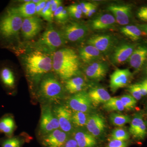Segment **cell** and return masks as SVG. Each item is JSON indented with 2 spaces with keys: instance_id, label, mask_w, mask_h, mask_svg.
Wrapping results in <instances>:
<instances>
[{
  "instance_id": "1",
  "label": "cell",
  "mask_w": 147,
  "mask_h": 147,
  "mask_svg": "<svg viewBox=\"0 0 147 147\" xmlns=\"http://www.w3.org/2000/svg\"><path fill=\"white\" fill-rule=\"evenodd\" d=\"M35 49L23 57V65L27 76L33 83H40L42 77L53 69V55Z\"/></svg>"
},
{
  "instance_id": "2",
  "label": "cell",
  "mask_w": 147,
  "mask_h": 147,
  "mask_svg": "<svg viewBox=\"0 0 147 147\" xmlns=\"http://www.w3.org/2000/svg\"><path fill=\"white\" fill-rule=\"evenodd\" d=\"M79 57L71 48L57 50L53 55V69L61 79L67 81L78 75L80 66Z\"/></svg>"
},
{
  "instance_id": "3",
  "label": "cell",
  "mask_w": 147,
  "mask_h": 147,
  "mask_svg": "<svg viewBox=\"0 0 147 147\" xmlns=\"http://www.w3.org/2000/svg\"><path fill=\"white\" fill-rule=\"evenodd\" d=\"M23 19L7 8L0 15V42L9 45L18 39Z\"/></svg>"
},
{
  "instance_id": "4",
  "label": "cell",
  "mask_w": 147,
  "mask_h": 147,
  "mask_svg": "<svg viewBox=\"0 0 147 147\" xmlns=\"http://www.w3.org/2000/svg\"><path fill=\"white\" fill-rule=\"evenodd\" d=\"M66 41L61 32L50 24L36 42L35 47L36 49L53 55L58 48L65 44Z\"/></svg>"
},
{
  "instance_id": "5",
  "label": "cell",
  "mask_w": 147,
  "mask_h": 147,
  "mask_svg": "<svg viewBox=\"0 0 147 147\" xmlns=\"http://www.w3.org/2000/svg\"><path fill=\"white\" fill-rule=\"evenodd\" d=\"M38 94L44 100L49 102L58 101L63 98L64 89L60 82L53 74L45 75L40 82Z\"/></svg>"
},
{
  "instance_id": "6",
  "label": "cell",
  "mask_w": 147,
  "mask_h": 147,
  "mask_svg": "<svg viewBox=\"0 0 147 147\" xmlns=\"http://www.w3.org/2000/svg\"><path fill=\"white\" fill-rule=\"evenodd\" d=\"M60 129L58 119L50 105L41 106V116L39 122V130L42 136Z\"/></svg>"
},
{
  "instance_id": "7",
  "label": "cell",
  "mask_w": 147,
  "mask_h": 147,
  "mask_svg": "<svg viewBox=\"0 0 147 147\" xmlns=\"http://www.w3.org/2000/svg\"><path fill=\"white\" fill-rule=\"evenodd\" d=\"M61 32L66 41L78 42L82 41L86 36L88 29L82 23L70 22L63 26Z\"/></svg>"
},
{
  "instance_id": "8",
  "label": "cell",
  "mask_w": 147,
  "mask_h": 147,
  "mask_svg": "<svg viewBox=\"0 0 147 147\" xmlns=\"http://www.w3.org/2000/svg\"><path fill=\"white\" fill-rule=\"evenodd\" d=\"M67 107L74 111L88 113L93 105L88 93L83 91L73 94L67 102Z\"/></svg>"
},
{
  "instance_id": "9",
  "label": "cell",
  "mask_w": 147,
  "mask_h": 147,
  "mask_svg": "<svg viewBox=\"0 0 147 147\" xmlns=\"http://www.w3.org/2000/svg\"><path fill=\"white\" fill-rule=\"evenodd\" d=\"M53 110L59 121L61 130L67 134L71 133L73 131L74 125L71 109L65 105H59L55 106Z\"/></svg>"
},
{
  "instance_id": "10",
  "label": "cell",
  "mask_w": 147,
  "mask_h": 147,
  "mask_svg": "<svg viewBox=\"0 0 147 147\" xmlns=\"http://www.w3.org/2000/svg\"><path fill=\"white\" fill-rule=\"evenodd\" d=\"M42 28V20L37 16L25 18L21 26V34L25 40L32 39L41 32Z\"/></svg>"
},
{
  "instance_id": "11",
  "label": "cell",
  "mask_w": 147,
  "mask_h": 147,
  "mask_svg": "<svg viewBox=\"0 0 147 147\" xmlns=\"http://www.w3.org/2000/svg\"><path fill=\"white\" fill-rule=\"evenodd\" d=\"M132 74L128 69H117L110 76V87L113 92L127 86L131 81Z\"/></svg>"
},
{
  "instance_id": "12",
  "label": "cell",
  "mask_w": 147,
  "mask_h": 147,
  "mask_svg": "<svg viewBox=\"0 0 147 147\" xmlns=\"http://www.w3.org/2000/svg\"><path fill=\"white\" fill-rule=\"evenodd\" d=\"M87 43L95 47L102 53L108 54L114 48L115 40L110 35H96L90 37Z\"/></svg>"
},
{
  "instance_id": "13",
  "label": "cell",
  "mask_w": 147,
  "mask_h": 147,
  "mask_svg": "<svg viewBox=\"0 0 147 147\" xmlns=\"http://www.w3.org/2000/svg\"><path fill=\"white\" fill-rule=\"evenodd\" d=\"M68 139V134L58 129L42 136L41 144L43 147H63Z\"/></svg>"
},
{
  "instance_id": "14",
  "label": "cell",
  "mask_w": 147,
  "mask_h": 147,
  "mask_svg": "<svg viewBox=\"0 0 147 147\" xmlns=\"http://www.w3.org/2000/svg\"><path fill=\"white\" fill-rule=\"evenodd\" d=\"M108 70V64L100 61L88 64L84 69L85 74L88 78L96 81H99L105 78Z\"/></svg>"
},
{
  "instance_id": "15",
  "label": "cell",
  "mask_w": 147,
  "mask_h": 147,
  "mask_svg": "<svg viewBox=\"0 0 147 147\" xmlns=\"http://www.w3.org/2000/svg\"><path fill=\"white\" fill-rule=\"evenodd\" d=\"M115 16L116 21L122 26L127 25L131 18V7L128 5H112L108 7Z\"/></svg>"
},
{
  "instance_id": "16",
  "label": "cell",
  "mask_w": 147,
  "mask_h": 147,
  "mask_svg": "<svg viewBox=\"0 0 147 147\" xmlns=\"http://www.w3.org/2000/svg\"><path fill=\"white\" fill-rule=\"evenodd\" d=\"M86 127L88 131L95 138L100 137L105 131V119L99 114H92L89 117Z\"/></svg>"
},
{
  "instance_id": "17",
  "label": "cell",
  "mask_w": 147,
  "mask_h": 147,
  "mask_svg": "<svg viewBox=\"0 0 147 147\" xmlns=\"http://www.w3.org/2000/svg\"><path fill=\"white\" fill-rule=\"evenodd\" d=\"M134 50V45L128 43H124L117 46L114 49L111 60L115 64H121L129 60Z\"/></svg>"
},
{
  "instance_id": "18",
  "label": "cell",
  "mask_w": 147,
  "mask_h": 147,
  "mask_svg": "<svg viewBox=\"0 0 147 147\" xmlns=\"http://www.w3.org/2000/svg\"><path fill=\"white\" fill-rule=\"evenodd\" d=\"M0 82L6 90L11 92L16 88V78L13 69L4 65L0 68Z\"/></svg>"
},
{
  "instance_id": "19",
  "label": "cell",
  "mask_w": 147,
  "mask_h": 147,
  "mask_svg": "<svg viewBox=\"0 0 147 147\" xmlns=\"http://www.w3.org/2000/svg\"><path fill=\"white\" fill-rule=\"evenodd\" d=\"M116 22L115 17L110 13H104L93 19L90 22V26L95 30H101L111 28Z\"/></svg>"
},
{
  "instance_id": "20",
  "label": "cell",
  "mask_w": 147,
  "mask_h": 147,
  "mask_svg": "<svg viewBox=\"0 0 147 147\" xmlns=\"http://www.w3.org/2000/svg\"><path fill=\"white\" fill-rule=\"evenodd\" d=\"M147 59V47L140 46L134 49L128 61L132 68L139 70L142 68Z\"/></svg>"
},
{
  "instance_id": "21",
  "label": "cell",
  "mask_w": 147,
  "mask_h": 147,
  "mask_svg": "<svg viewBox=\"0 0 147 147\" xmlns=\"http://www.w3.org/2000/svg\"><path fill=\"white\" fill-rule=\"evenodd\" d=\"M102 55V53L97 48L90 45L82 47L79 51V57L87 64L97 61L101 59Z\"/></svg>"
},
{
  "instance_id": "22",
  "label": "cell",
  "mask_w": 147,
  "mask_h": 147,
  "mask_svg": "<svg viewBox=\"0 0 147 147\" xmlns=\"http://www.w3.org/2000/svg\"><path fill=\"white\" fill-rule=\"evenodd\" d=\"M88 94L93 105L98 106L101 103L108 102L111 97L109 92L102 87H95L90 89Z\"/></svg>"
},
{
  "instance_id": "23",
  "label": "cell",
  "mask_w": 147,
  "mask_h": 147,
  "mask_svg": "<svg viewBox=\"0 0 147 147\" xmlns=\"http://www.w3.org/2000/svg\"><path fill=\"white\" fill-rule=\"evenodd\" d=\"M73 138L76 141L78 147H95L97 144L96 138L88 131L82 129L74 131Z\"/></svg>"
},
{
  "instance_id": "24",
  "label": "cell",
  "mask_w": 147,
  "mask_h": 147,
  "mask_svg": "<svg viewBox=\"0 0 147 147\" xmlns=\"http://www.w3.org/2000/svg\"><path fill=\"white\" fill-rule=\"evenodd\" d=\"M16 125L13 115L6 114L0 119V133L5 134L7 137H13Z\"/></svg>"
},
{
  "instance_id": "25",
  "label": "cell",
  "mask_w": 147,
  "mask_h": 147,
  "mask_svg": "<svg viewBox=\"0 0 147 147\" xmlns=\"http://www.w3.org/2000/svg\"><path fill=\"white\" fill-rule=\"evenodd\" d=\"M8 9L17 13L22 18L31 17L34 16L36 13V4L32 1L24 3L18 7H11Z\"/></svg>"
},
{
  "instance_id": "26",
  "label": "cell",
  "mask_w": 147,
  "mask_h": 147,
  "mask_svg": "<svg viewBox=\"0 0 147 147\" xmlns=\"http://www.w3.org/2000/svg\"><path fill=\"white\" fill-rule=\"evenodd\" d=\"M86 84L85 80L81 76H76L66 81V90L71 94L83 91Z\"/></svg>"
},
{
  "instance_id": "27",
  "label": "cell",
  "mask_w": 147,
  "mask_h": 147,
  "mask_svg": "<svg viewBox=\"0 0 147 147\" xmlns=\"http://www.w3.org/2000/svg\"><path fill=\"white\" fill-rule=\"evenodd\" d=\"M121 32L124 35L133 41L139 40L142 35V31L139 27L134 26H126L121 29Z\"/></svg>"
},
{
  "instance_id": "28",
  "label": "cell",
  "mask_w": 147,
  "mask_h": 147,
  "mask_svg": "<svg viewBox=\"0 0 147 147\" xmlns=\"http://www.w3.org/2000/svg\"><path fill=\"white\" fill-rule=\"evenodd\" d=\"M89 115L88 113L74 111L72 112V121L74 126L82 127L86 125Z\"/></svg>"
},
{
  "instance_id": "29",
  "label": "cell",
  "mask_w": 147,
  "mask_h": 147,
  "mask_svg": "<svg viewBox=\"0 0 147 147\" xmlns=\"http://www.w3.org/2000/svg\"><path fill=\"white\" fill-rule=\"evenodd\" d=\"M103 108L108 111L121 112L125 110L120 98L111 97L108 102L103 104Z\"/></svg>"
},
{
  "instance_id": "30",
  "label": "cell",
  "mask_w": 147,
  "mask_h": 147,
  "mask_svg": "<svg viewBox=\"0 0 147 147\" xmlns=\"http://www.w3.org/2000/svg\"><path fill=\"white\" fill-rule=\"evenodd\" d=\"M24 142V139L22 137L13 136L1 139L0 144L2 147H21Z\"/></svg>"
},
{
  "instance_id": "31",
  "label": "cell",
  "mask_w": 147,
  "mask_h": 147,
  "mask_svg": "<svg viewBox=\"0 0 147 147\" xmlns=\"http://www.w3.org/2000/svg\"><path fill=\"white\" fill-rule=\"evenodd\" d=\"M110 120L113 125L122 127L131 121L129 116L117 113H113L110 116Z\"/></svg>"
},
{
  "instance_id": "32",
  "label": "cell",
  "mask_w": 147,
  "mask_h": 147,
  "mask_svg": "<svg viewBox=\"0 0 147 147\" xmlns=\"http://www.w3.org/2000/svg\"><path fill=\"white\" fill-rule=\"evenodd\" d=\"M69 15L67 9L61 5L54 12L53 17L58 23L64 24L68 20Z\"/></svg>"
},
{
  "instance_id": "33",
  "label": "cell",
  "mask_w": 147,
  "mask_h": 147,
  "mask_svg": "<svg viewBox=\"0 0 147 147\" xmlns=\"http://www.w3.org/2000/svg\"><path fill=\"white\" fill-rule=\"evenodd\" d=\"M111 139L125 141L129 138V134L124 129L117 128L114 129L111 134Z\"/></svg>"
},
{
  "instance_id": "34",
  "label": "cell",
  "mask_w": 147,
  "mask_h": 147,
  "mask_svg": "<svg viewBox=\"0 0 147 147\" xmlns=\"http://www.w3.org/2000/svg\"><path fill=\"white\" fill-rule=\"evenodd\" d=\"M144 122L143 115L141 113H137L134 116V117L131 121V124L129 128V132L133 135L139 128V126Z\"/></svg>"
},
{
  "instance_id": "35",
  "label": "cell",
  "mask_w": 147,
  "mask_h": 147,
  "mask_svg": "<svg viewBox=\"0 0 147 147\" xmlns=\"http://www.w3.org/2000/svg\"><path fill=\"white\" fill-rule=\"evenodd\" d=\"M120 98L125 109L132 110L136 106L137 100L130 95H124Z\"/></svg>"
},
{
  "instance_id": "36",
  "label": "cell",
  "mask_w": 147,
  "mask_h": 147,
  "mask_svg": "<svg viewBox=\"0 0 147 147\" xmlns=\"http://www.w3.org/2000/svg\"><path fill=\"white\" fill-rule=\"evenodd\" d=\"M128 91L131 96H133L136 100H140L143 97L140 90L139 83L130 85L129 87Z\"/></svg>"
},
{
  "instance_id": "37",
  "label": "cell",
  "mask_w": 147,
  "mask_h": 147,
  "mask_svg": "<svg viewBox=\"0 0 147 147\" xmlns=\"http://www.w3.org/2000/svg\"><path fill=\"white\" fill-rule=\"evenodd\" d=\"M40 16L45 20L49 22H51L53 18V13L51 10V5L50 1H47L46 5L42 9L40 13Z\"/></svg>"
},
{
  "instance_id": "38",
  "label": "cell",
  "mask_w": 147,
  "mask_h": 147,
  "mask_svg": "<svg viewBox=\"0 0 147 147\" xmlns=\"http://www.w3.org/2000/svg\"><path fill=\"white\" fill-rule=\"evenodd\" d=\"M147 134V127L144 122L139 127L132 135L135 139L142 140L144 139Z\"/></svg>"
},
{
  "instance_id": "39",
  "label": "cell",
  "mask_w": 147,
  "mask_h": 147,
  "mask_svg": "<svg viewBox=\"0 0 147 147\" xmlns=\"http://www.w3.org/2000/svg\"><path fill=\"white\" fill-rule=\"evenodd\" d=\"M106 147H127V143L125 141L111 139Z\"/></svg>"
},
{
  "instance_id": "40",
  "label": "cell",
  "mask_w": 147,
  "mask_h": 147,
  "mask_svg": "<svg viewBox=\"0 0 147 147\" xmlns=\"http://www.w3.org/2000/svg\"><path fill=\"white\" fill-rule=\"evenodd\" d=\"M137 16L142 21L147 22V6L141 7L137 12Z\"/></svg>"
},
{
  "instance_id": "41",
  "label": "cell",
  "mask_w": 147,
  "mask_h": 147,
  "mask_svg": "<svg viewBox=\"0 0 147 147\" xmlns=\"http://www.w3.org/2000/svg\"><path fill=\"white\" fill-rule=\"evenodd\" d=\"M80 5L82 7V12L83 14L86 15L87 13L88 12L90 8H91L93 3L90 2H84L80 3Z\"/></svg>"
},
{
  "instance_id": "42",
  "label": "cell",
  "mask_w": 147,
  "mask_h": 147,
  "mask_svg": "<svg viewBox=\"0 0 147 147\" xmlns=\"http://www.w3.org/2000/svg\"><path fill=\"white\" fill-rule=\"evenodd\" d=\"M50 2L51 11L53 13L62 4V1L60 0H51Z\"/></svg>"
},
{
  "instance_id": "43",
  "label": "cell",
  "mask_w": 147,
  "mask_h": 147,
  "mask_svg": "<svg viewBox=\"0 0 147 147\" xmlns=\"http://www.w3.org/2000/svg\"><path fill=\"white\" fill-rule=\"evenodd\" d=\"M139 85L142 96L147 95V79L139 83Z\"/></svg>"
},
{
  "instance_id": "44",
  "label": "cell",
  "mask_w": 147,
  "mask_h": 147,
  "mask_svg": "<svg viewBox=\"0 0 147 147\" xmlns=\"http://www.w3.org/2000/svg\"><path fill=\"white\" fill-rule=\"evenodd\" d=\"M48 1H42L41 0L38 3L36 4V13L37 15L40 16V13L42 9H44L46 5V3Z\"/></svg>"
},
{
  "instance_id": "45",
  "label": "cell",
  "mask_w": 147,
  "mask_h": 147,
  "mask_svg": "<svg viewBox=\"0 0 147 147\" xmlns=\"http://www.w3.org/2000/svg\"><path fill=\"white\" fill-rule=\"evenodd\" d=\"M67 10L68 12L69 15L72 18H74V19H79L82 18V14L79 13L76 11L68 8H67Z\"/></svg>"
},
{
  "instance_id": "46",
  "label": "cell",
  "mask_w": 147,
  "mask_h": 147,
  "mask_svg": "<svg viewBox=\"0 0 147 147\" xmlns=\"http://www.w3.org/2000/svg\"><path fill=\"white\" fill-rule=\"evenodd\" d=\"M63 147H78L77 143L74 138H70L66 142Z\"/></svg>"
},
{
  "instance_id": "47",
  "label": "cell",
  "mask_w": 147,
  "mask_h": 147,
  "mask_svg": "<svg viewBox=\"0 0 147 147\" xmlns=\"http://www.w3.org/2000/svg\"><path fill=\"white\" fill-rule=\"evenodd\" d=\"M67 8L76 11L81 14H83V12H82V7L80 4H74L71 5L69 6Z\"/></svg>"
},
{
  "instance_id": "48",
  "label": "cell",
  "mask_w": 147,
  "mask_h": 147,
  "mask_svg": "<svg viewBox=\"0 0 147 147\" xmlns=\"http://www.w3.org/2000/svg\"><path fill=\"white\" fill-rule=\"evenodd\" d=\"M96 9H97V6H96V5L93 4L91 7L90 8L86 16H88V17H90V16L93 15L96 12Z\"/></svg>"
},
{
  "instance_id": "49",
  "label": "cell",
  "mask_w": 147,
  "mask_h": 147,
  "mask_svg": "<svg viewBox=\"0 0 147 147\" xmlns=\"http://www.w3.org/2000/svg\"><path fill=\"white\" fill-rule=\"evenodd\" d=\"M139 28L141 31H143L147 34V24L139 25Z\"/></svg>"
},
{
  "instance_id": "50",
  "label": "cell",
  "mask_w": 147,
  "mask_h": 147,
  "mask_svg": "<svg viewBox=\"0 0 147 147\" xmlns=\"http://www.w3.org/2000/svg\"><path fill=\"white\" fill-rule=\"evenodd\" d=\"M146 74L147 75V65L146 66Z\"/></svg>"
}]
</instances>
